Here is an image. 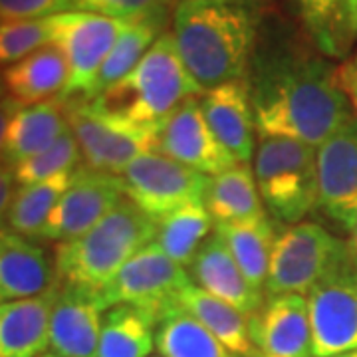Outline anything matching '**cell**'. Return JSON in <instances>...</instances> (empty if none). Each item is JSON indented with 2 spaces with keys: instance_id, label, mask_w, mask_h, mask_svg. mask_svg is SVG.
Instances as JSON below:
<instances>
[{
  "instance_id": "cell-20",
  "label": "cell",
  "mask_w": 357,
  "mask_h": 357,
  "mask_svg": "<svg viewBox=\"0 0 357 357\" xmlns=\"http://www.w3.org/2000/svg\"><path fill=\"white\" fill-rule=\"evenodd\" d=\"M56 298L58 284L34 298L0 304V357L46 356Z\"/></svg>"
},
{
  "instance_id": "cell-10",
  "label": "cell",
  "mask_w": 357,
  "mask_h": 357,
  "mask_svg": "<svg viewBox=\"0 0 357 357\" xmlns=\"http://www.w3.org/2000/svg\"><path fill=\"white\" fill-rule=\"evenodd\" d=\"M119 177L126 197L155 220L187 204L204 203L211 183L208 175L159 151L137 157Z\"/></svg>"
},
{
  "instance_id": "cell-38",
  "label": "cell",
  "mask_w": 357,
  "mask_h": 357,
  "mask_svg": "<svg viewBox=\"0 0 357 357\" xmlns=\"http://www.w3.org/2000/svg\"><path fill=\"white\" fill-rule=\"evenodd\" d=\"M22 105L13 100L10 96L0 102V165H2V157H4V141H6V131H8V126H10V119L13 115L20 109Z\"/></svg>"
},
{
  "instance_id": "cell-19",
  "label": "cell",
  "mask_w": 357,
  "mask_h": 357,
  "mask_svg": "<svg viewBox=\"0 0 357 357\" xmlns=\"http://www.w3.org/2000/svg\"><path fill=\"white\" fill-rule=\"evenodd\" d=\"M54 286L56 272L46 250L0 227V304L34 298Z\"/></svg>"
},
{
  "instance_id": "cell-31",
  "label": "cell",
  "mask_w": 357,
  "mask_h": 357,
  "mask_svg": "<svg viewBox=\"0 0 357 357\" xmlns=\"http://www.w3.org/2000/svg\"><path fill=\"white\" fill-rule=\"evenodd\" d=\"M163 28H165V20H147V22L129 24L103 62L93 86V100L100 98L105 89L112 88L139 64L141 58L155 44V40L163 34Z\"/></svg>"
},
{
  "instance_id": "cell-44",
  "label": "cell",
  "mask_w": 357,
  "mask_h": 357,
  "mask_svg": "<svg viewBox=\"0 0 357 357\" xmlns=\"http://www.w3.org/2000/svg\"><path fill=\"white\" fill-rule=\"evenodd\" d=\"M151 357H163V356H151Z\"/></svg>"
},
{
  "instance_id": "cell-21",
  "label": "cell",
  "mask_w": 357,
  "mask_h": 357,
  "mask_svg": "<svg viewBox=\"0 0 357 357\" xmlns=\"http://www.w3.org/2000/svg\"><path fill=\"white\" fill-rule=\"evenodd\" d=\"M64 102L54 98L48 102L22 105L10 119L4 141L2 165L14 169L26 159L38 155L68 131Z\"/></svg>"
},
{
  "instance_id": "cell-8",
  "label": "cell",
  "mask_w": 357,
  "mask_h": 357,
  "mask_svg": "<svg viewBox=\"0 0 357 357\" xmlns=\"http://www.w3.org/2000/svg\"><path fill=\"white\" fill-rule=\"evenodd\" d=\"M128 28V22L82 10L52 16V42L64 52L70 68L66 89L58 98L93 100V86L103 62Z\"/></svg>"
},
{
  "instance_id": "cell-14",
  "label": "cell",
  "mask_w": 357,
  "mask_h": 357,
  "mask_svg": "<svg viewBox=\"0 0 357 357\" xmlns=\"http://www.w3.org/2000/svg\"><path fill=\"white\" fill-rule=\"evenodd\" d=\"M155 151L208 177L236 165L234 157L208 128L199 98H189L181 103L177 112L161 123Z\"/></svg>"
},
{
  "instance_id": "cell-30",
  "label": "cell",
  "mask_w": 357,
  "mask_h": 357,
  "mask_svg": "<svg viewBox=\"0 0 357 357\" xmlns=\"http://www.w3.org/2000/svg\"><path fill=\"white\" fill-rule=\"evenodd\" d=\"M155 349L163 357H236L178 306L157 321Z\"/></svg>"
},
{
  "instance_id": "cell-9",
  "label": "cell",
  "mask_w": 357,
  "mask_h": 357,
  "mask_svg": "<svg viewBox=\"0 0 357 357\" xmlns=\"http://www.w3.org/2000/svg\"><path fill=\"white\" fill-rule=\"evenodd\" d=\"M191 284L189 270L177 264L155 243L128 260L102 292L105 307L133 306L153 316L155 321L177 307L178 294Z\"/></svg>"
},
{
  "instance_id": "cell-11",
  "label": "cell",
  "mask_w": 357,
  "mask_h": 357,
  "mask_svg": "<svg viewBox=\"0 0 357 357\" xmlns=\"http://www.w3.org/2000/svg\"><path fill=\"white\" fill-rule=\"evenodd\" d=\"M312 356L333 357L357 349V264L345 258L306 294Z\"/></svg>"
},
{
  "instance_id": "cell-2",
  "label": "cell",
  "mask_w": 357,
  "mask_h": 357,
  "mask_svg": "<svg viewBox=\"0 0 357 357\" xmlns=\"http://www.w3.org/2000/svg\"><path fill=\"white\" fill-rule=\"evenodd\" d=\"M256 0H181L171 36L187 72L206 91L246 79L262 24Z\"/></svg>"
},
{
  "instance_id": "cell-33",
  "label": "cell",
  "mask_w": 357,
  "mask_h": 357,
  "mask_svg": "<svg viewBox=\"0 0 357 357\" xmlns=\"http://www.w3.org/2000/svg\"><path fill=\"white\" fill-rule=\"evenodd\" d=\"M52 16L42 20L0 22V64L13 66L52 44Z\"/></svg>"
},
{
  "instance_id": "cell-37",
  "label": "cell",
  "mask_w": 357,
  "mask_h": 357,
  "mask_svg": "<svg viewBox=\"0 0 357 357\" xmlns=\"http://www.w3.org/2000/svg\"><path fill=\"white\" fill-rule=\"evenodd\" d=\"M337 82L351 107L357 112V66L354 62H344L342 66H337Z\"/></svg>"
},
{
  "instance_id": "cell-23",
  "label": "cell",
  "mask_w": 357,
  "mask_h": 357,
  "mask_svg": "<svg viewBox=\"0 0 357 357\" xmlns=\"http://www.w3.org/2000/svg\"><path fill=\"white\" fill-rule=\"evenodd\" d=\"M306 36L328 58H344L357 40V0H296Z\"/></svg>"
},
{
  "instance_id": "cell-24",
  "label": "cell",
  "mask_w": 357,
  "mask_h": 357,
  "mask_svg": "<svg viewBox=\"0 0 357 357\" xmlns=\"http://www.w3.org/2000/svg\"><path fill=\"white\" fill-rule=\"evenodd\" d=\"M215 232L229 246L230 255L243 270L246 280L264 292L276 230L266 215L236 222H215ZM266 296V294H264Z\"/></svg>"
},
{
  "instance_id": "cell-13",
  "label": "cell",
  "mask_w": 357,
  "mask_h": 357,
  "mask_svg": "<svg viewBox=\"0 0 357 357\" xmlns=\"http://www.w3.org/2000/svg\"><path fill=\"white\" fill-rule=\"evenodd\" d=\"M318 208L337 229L357 225V114L318 147Z\"/></svg>"
},
{
  "instance_id": "cell-18",
  "label": "cell",
  "mask_w": 357,
  "mask_h": 357,
  "mask_svg": "<svg viewBox=\"0 0 357 357\" xmlns=\"http://www.w3.org/2000/svg\"><path fill=\"white\" fill-rule=\"evenodd\" d=\"M187 270L192 284L236 307L248 319L255 316L266 300L264 292L256 290L246 280L243 270L230 255L229 246L215 230L199 248V252L192 258L191 266Z\"/></svg>"
},
{
  "instance_id": "cell-28",
  "label": "cell",
  "mask_w": 357,
  "mask_h": 357,
  "mask_svg": "<svg viewBox=\"0 0 357 357\" xmlns=\"http://www.w3.org/2000/svg\"><path fill=\"white\" fill-rule=\"evenodd\" d=\"M153 316L133 306L105 312L96 357H151L155 347Z\"/></svg>"
},
{
  "instance_id": "cell-4",
  "label": "cell",
  "mask_w": 357,
  "mask_h": 357,
  "mask_svg": "<svg viewBox=\"0 0 357 357\" xmlns=\"http://www.w3.org/2000/svg\"><path fill=\"white\" fill-rule=\"evenodd\" d=\"M203 93L183 64L173 36L161 34L139 64L93 102L133 123L159 128L181 103Z\"/></svg>"
},
{
  "instance_id": "cell-41",
  "label": "cell",
  "mask_w": 357,
  "mask_h": 357,
  "mask_svg": "<svg viewBox=\"0 0 357 357\" xmlns=\"http://www.w3.org/2000/svg\"><path fill=\"white\" fill-rule=\"evenodd\" d=\"M333 357H357V349H351V351H345V354H340V356Z\"/></svg>"
},
{
  "instance_id": "cell-6",
  "label": "cell",
  "mask_w": 357,
  "mask_h": 357,
  "mask_svg": "<svg viewBox=\"0 0 357 357\" xmlns=\"http://www.w3.org/2000/svg\"><path fill=\"white\" fill-rule=\"evenodd\" d=\"M62 100V98H60ZM68 128L74 133L84 165L121 175L137 157L157 149L159 128L139 126L109 114L93 100H62Z\"/></svg>"
},
{
  "instance_id": "cell-32",
  "label": "cell",
  "mask_w": 357,
  "mask_h": 357,
  "mask_svg": "<svg viewBox=\"0 0 357 357\" xmlns=\"http://www.w3.org/2000/svg\"><path fill=\"white\" fill-rule=\"evenodd\" d=\"M84 165L82 151L77 145L74 133L68 129L64 135L46 147L38 155L26 159L24 163L14 167V178L18 185H34L40 181L62 175V173H72Z\"/></svg>"
},
{
  "instance_id": "cell-34",
  "label": "cell",
  "mask_w": 357,
  "mask_h": 357,
  "mask_svg": "<svg viewBox=\"0 0 357 357\" xmlns=\"http://www.w3.org/2000/svg\"><path fill=\"white\" fill-rule=\"evenodd\" d=\"M171 0H72V8L121 20L128 24L165 20Z\"/></svg>"
},
{
  "instance_id": "cell-1",
  "label": "cell",
  "mask_w": 357,
  "mask_h": 357,
  "mask_svg": "<svg viewBox=\"0 0 357 357\" xmlns=\"http://www.w3.org/2000/svg\"><path fill=\"white\" fill-rule=\"evenodd\" d=\"M244 82L260 137H290L318 149L354 115L337 68L292 26L266 16Z\"/></svg>"
},
{
  "instance_id": "cell-12",
  "label": "cell",
  "mask_w": 357,
  "mask_h": 357,
  "mask_svg": "<svg viewBox=\"0 0 357 357\" xmlns=\"http://www.w3.org/2000/svg\"><path fill=\"white\" fill-rule=\"evenodd\" d=\"M123 199L126 189L119 175H109L82 165L76 171L70 189L56 204L40 241L70 243L93 229Z\"/></svg>"
},
{
  "instance_id": "cell-7",
  "label": "cell",
  "mask_w": 357,
  "mask_h": 357,
  "mask_svg": "<svg viewBox=\"0 0 357 357\" xmlns=\"http://www.w3.org/2000/svg\"><path fill=\"white\" fill-rule=\"evenodd\" d=\"M351 256L349 244L318 222L290 225L276 234L268 270L266 296H306L326 274Z\"/></svg>"
},
{
  "instance_id": "cell-43",
  "label": "cell",
  "mask_w": 357,
  "mask_h": 357,
  "mask_svg": "<svg viewBox=\"0 0 357 357\" xmlns=\"http://www.w3.org/2000/svg\"><path fill=\"white\" fill-rule=\"evenodd\" d=\"M354 64H356V66H357V58H356V60H354Z\"/></svg>"
},
{
  "instance_id": "cell-27",
  "label": "cell",
  "mask_w": 357,
  "mask_h": 357,
  "mask_svg": "<svg viewBox=\"0 0 357 357\" xmlns=\"http://www.w3.org/2000/svg\"><path fill=\"white\" fill-rule=\"evenodd\" d=\"M76 171L62 173L34 185H20L14 192L13 204L6 217L8 229L30 241H40L56 204L70 189Z\"/></svg>"
},
{
  "instance_id": "cell-39",
  "label": "cell",
  "mask_w": 357,
  "mask_h": 357,
  "mask_svg": "<svg viewBox=\"0 0 357 357\" xmlns=\"http://www.w3.org/2000/svg\"><path fill=\"white\" fill-rule=\"evenodd\" d=\"M349 250H351V256H354V260H356L357 264V225L354 232H351V243H349Z\"/></svg>"
},
{
  "instance_id": "cell-35",
  "label": "cell",
  "mask_w": 357,
  "mask_h": 357,
  "mask_svg": "<svg viewBox=\"0 0 357 357\" xmlns=\"http://www.w3.org/2000/svg\"><path fill=\"white\" fill-rule=\"evenodd\" d=\"M72 0H0V22L42 20L68 13Z\"/></svg>"
},
{
  "instance_id": "cell-26",
  "label": "cell",
  "mask_w": 357,
  "mask_h": 357,
  "mask_svg": "<svg viewBox=\"0 0 357 357\" xmlns=\"http://www.w3.org/2000/svg\"><path fill=\"white\" fill-rule=\"evenodd\" d=\"M204 206L215 222H236L266 215L255 171L244 163L211 177Z\"/></svg>"
},
{
  "instance_id": "cell-29",
  "label": "cell",
  "mask_w": 357,
  "mask_h": 357,
  "mask_svg": "<svg viewBox=\"0 0 357 357\" xmlns=\"http://www.w3.org/2000/svg\"><path fill=\"white\" fill-rule=\"evenodd\" d=\"M215 230V220L204 203L187 204L157 220L153 243L163 248L171 260L181 266H191L199 248Z\"/></svg>"
},
{
  "instance_id": "cell-16",
  "label": "cell",
  "mask_w": 357,
  "mask_h": 357,
  "mask_svg": "<svg viewBox=\"0 0 357 357\" xmlns=\"http://www.w3.org/2000/svg\"><path fill=\"white\" fill-rule=\"evenodd\" d=\"M107 307L102 296L58 286L52 310L50 349L58 357H96Z\"/></svg>"
},
{
  "instance_id": "cell-15",
  "label": "cell",
  "mask_w": 357,
  "mask_h": 357,
  "mask_svg": "<svg viewBox=\"0 0 357 357\" xmlns=\"http://www.w3.org/2000/svg\"><path fill=\"white\" fill-rule=\"evenodd\" d=\"M248 332L256 357H314L306 296H266L248 319Z\"/></svg>"
},
{
  "instance_id": "cell-36",
  "label": "cell",
  "mask_w": 357,
  "mask_h": 357,
  "mask_svg": "<svg viewBox=\"0 0 357 357\" xmlns=\"http://www.w3.org/2000/svg\"><path fill=\"white\" fill-rule=\"evenodd\" d=\"M14 171L8 169L6 165H0V227L2 222L8 217V211H10V204L14 199Z\"/></svg>"
},
{
  "instance_id": "cell-40",
  "label": "cell",
  "mask_w": 357,
  "mask_h": 357,
  "mask_svg": "<svg viewBox=\"0 0 357 357\" xmlns=\"http://www.w3.org/2000/svg\"><path fill=\"white\" fill-rule=\"evenodd\" d=\"M8 89H6V82H4V72H0V102H4L8 96Z\"/></svg>"
},
{
  "instance_id": "cell-5",
  "label": "cell",
  "mask_w": 357,
  "mask_h": 357,
  "mask_svg": "<svg viewBox=\"0 0 357 357\" xmlns=\"http://www.w3.org/2000/svg\"><path fill=\"white\" fill-rule=\"evenodd\" d=\"M255 177L264 208L286 225L304 222L318 208V149L290 137H260Z\"/></svg>"
},
{
  "instance_id": "cell-22",
  "label": "cell",
  "mask_w": 357,
  "mask_h": 357,
  "mask_svg": "<svg viewBox=\"0 0 357 357\" xmlns=\"http://www.w3.org/2000/svg\"><path fill=\"white\" fill-rule=\"evenodd\" d=\"M68 76V60L54 42L4 70L6 89L20 105H34L62 96Z\"/></svg>"
},
{
  "instance_id": "cell-3",
  "label": "cell",
  "mask_w": 357,
  "mask_h": 357,
  "mask_svg": "<svg viewBox=\"0 0 357 357\" xmlns=\"http://www.w3.org/2000/svg\"><path fill=\"white\" fill-rule=\"evenodd\" d=\"M157 220L128 197L93 229L56 244V284L102 296L123 264L155 241Z\"/></svg>"
},
{
  "instance_id": "cell-25",
  "label": "cell",
  "mask_w": 357,
  "mask_h": 357,
  "mask_svg": "<svg viewBox=\"0 0 357 357\" xmlns=\"http://www.w3.org/2000/svg\"><path fill=\"white\" fill-rule=\"evenodd\" d=\"M177 306L203 324L230 354L236 357H256L248 332V318L236 307L204 292L192 282L178 294Z\"/></svg>"
},
{
  "instance_id": "cell-42",
  "label": "cell",
  "mask_w": 357,
  "mask_h": 357,
  "mask_svg": "<svg viewBox=\"0 0 357 357\" xmlns=\"http://www.w3.org/2000/svg\"><path fill=\"white\" fill-rule=\"evenodd\" d=\"M40 357H58V356H54V354H46V356H40Z\"/></svg>"
},
{
  "instance_id": "cell-17",
  "label": "cell",
  "mask_w": 357,
  "mask_h": 357,
  "mask_svg": "<svg viewBox=\"0 0 357 357\" xmlns=\"http://www.w3.org/2000/svg\"><path fill=\"white\" fill-rule=\"evenodd\" d=\"M201 112L236 163L248 165L255 157V112L250 93L244 79L220 84L211 88L199 98Z\"/></svg>"
}]
</instances>
